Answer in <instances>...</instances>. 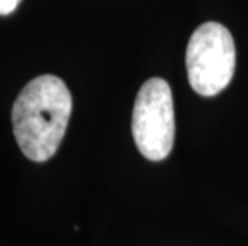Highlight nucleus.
I'll list each match as a JSON object with an SVG mask.
<instances>
[{
    "mask_svg": "<svg viewBox=\"0 0 248 246\" xmlns=\"http://www.w3.org/2000/svg\"><path fill=\"white\" fill-rule=\"evenodd\" d=\"M21 0H0V14L13 13Z\"/></svg>",
    "mask_w": 248,
    "mask_h": 246,
    "instance_id": "20e7f679",
    "label": "nucleus"
},
{
    "mask_svg": "<svg viewBox=\"0 0 248 246\" xmlns=\"http://www.w3.org/2000/svg\"><path fill=\"white\" fill-rule=\"evenodd\" d=\"M131 133L140 154L151 161L167 159L175 143L171 88L160 77L149 78L136 96Z\"/></svg>",
    "mask_w": 248,
    "mask_h": 246,
    "instance_id": "7ed1b4c3",
    "label": "nucleus"
},
{
    "mask_svg": "<svg viewBox=\"0 0 248 246\" xmlns=\"http://www.w3.org/2000/svg\"><path fill=\"white\" fill-rule=\"evenodd\" d=\"M72 112V96L56 75L32 78L13 104V133L21 152L42 163L56 154Z\"/></svg>",
    "mask_w": 248,
    "mask_h": 246,
    "instance_id": "f257e3e1",
    "label": "nucleus"
},
{
    "mask_svg": "<svg viewBox=\"0 0 248 246\" xmlns=\"http://www.w3.org/2000/svg\"><path fill=\"white\" fill-rule=\"evenodd\" d=\"M186 69L195 93L215 96L223 91L235 71V43L228 28L219 23L199 26L187 43Z\"/></svg>",
    "mask_w": 248,
    "mask_h": 246,
    "instance_id": "f03ea898",
    "label": "nucleus"
}]
</instances>
